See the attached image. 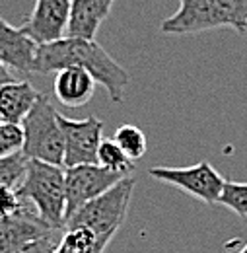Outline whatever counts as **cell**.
Segmentation results:
<instances>
[{
	"instance_id": "9",
	"label": "cell",
	"mask_w": 247,
	"mask_h": 253,
	"mask_svg": "<svg viewBox=\"0 0 247 253\" xmlns=\"http://www.w3.org/2000/svg\"><path fill=\"white\" fill-rule=\"evenodd\" d=\"M72 0H35L22 30L37 45L57 41L66 35Z\"/></svg>"
},
{
	"instance_id": "19",
	"label": "cell",
	"mask_w": 247,
	"mask_h": 253,
	"mask_svg": "<svg viewBox=\"0 0 247 253\" xmlns=\"http://www.w3.org/2000/svg\"><path fill=\"white\" fill-rule=\"evenodd\" d=\"M26 166H28V158L22 152L0 158V187L18 189V185L24 179Z\"/></svg>"
},
{
	"instance_id": "25",
	"label": "cell",
	"mask_w": 247,
	"mask_h": 253,
	"mask_svg": "<svg viewBox=\"0 0 247 253\" xmlns=\"http://www.w3.org/2000/svg\"><path fill=\"white\" fill-rule=\"evenodd\" d=\"M240 253H247V246H246V248H244V250H242Z\"/></svg>"
},
{
	"instance_id": "14",
	"label": "cell",
	"mask_w": 247,
	"mask_h": 253,
	"mask_svg": "<svg viewBox=\"0 0 247 253\" xmlns=\"http://www.w3.org/2000/svg\"><path fill=\"white\" fill-rule=\"evenodd\" d=\"M41 92H37L28 80H14L0 86V115L6 123L20 125L28 115Z\"/></svg>"
},
{
	"instance_id": "20",
	"label": "cell",
	"mask_w": 247,
	"mask_h": 253,
	"mask_svg": "<svg viewBox=\"0 0 247 253\" xmlns=\"http://www.w3.org/2000/svg\"><path fill=\"white\" fill-rule=\"evenodd\" d=\"M24 132L22 126L16 123H4L0 126V158L22 152Z\"/></svg>"
},
{
	"instance_id": "4",
	"label": "cell",
	"mask_w": 247,
	"mask_h": 253,
	"mask_svg": "<svg viewBox=\"0 0 247 253\" xmlns=\"http://www.w3.org/2000/svg\"><path fill=\"white\" fill-rule=\"evenodd\" d=\"M134 183L136 181L132 175L121 179L119 183H115L111 189H107L97 199H93L84 207H80L78 211H74L64 220L62 230L64 228H86L109 244L126 218Z\"/></svg>"
},
{
	"instance_id": "24",
	"label": "cell",
	"mask_w": 247,
	"mask_h": 253,
	"mask_svg": "<svg viewBox=\"0 0 247 253\" xmlns=\"http://www.w3.org/2000/svg\"><path fill=\"white\" fill-rule=\"evenodd\" d=\"M4 123H6V121H4V117H2V115H0V126L4 125Z\"/></svg>"
},
{
	"instance_id": "23",
	"label": "cell",
	"mask_w": 247,
	"mask_h": 253,
	"mask_svg": "<svg viewBox=\"0 0 247 253\" xmlns=\"http://www.w3.org/2000/svg\"><path fill=\"white\" fill-rule=\"evenodd\" d=\"M14 80H18V76L14 74V70L8 68V66H4V64H0V86H4L8 82H14Z\"/></svg>"
},
{
	"instance_id": "12",
	"label": "cell",
	"mask_w": 247,
	"mask_h": 253,
	"mask_svg": "<svg viewBox=\"0 0 247 253\" xmlns=\"http://www.w3.org/2000/svg\"><path fill=\"white\" fill-rule=\"evenodd\" d=\"M95 92V80L92 74L78 66H66L55 72L53 94L64 107H82L90 103Z\"/></svg>"
},
{
	"instance_id": "7",
	"label": "cell",
	"mask_w": 247,
	"mask_h": 253,
	"mask_svg": "<svg viewBox=\"0 0 247 253\" xmlns=\"http://www.w3.org/2000/svg\"><path fill=\"white\" fill-rule=\"evenodd\" d=\"M128 177L117 171H109L97 164H84V166H72L64 169V220L90 203L111 189L115 183Z\"/></svg>"
},
{
	"instance_id": "13",
	"label": "cell",
	"mask_w": 247,
	"mask_h": 253,
	"mask_svg": "<svg viewBox=\"0 0 247 253\" xmlns=\"http://www.w3.org/2000/svg\"><path fill=\"white\" fill-rule=\"evenodd\" d=\"M113 4L115 0H72L66 35L95 39L99 26L109 18Z\"/></svg>"
},
{
	"instance_id": "2",
	"label": "cell",
	"mask_w": 247,
	"mask_h": 253,
	"mask_svg": "<svg viewBox=\"0 0 247 253\" xmlns=\"http://www.w3.org/2000/svg\"><path fill=\"white\" fill-rule=\"evenodd\" d=\"M218 28L247 33V0H179L175 14L165 18L160 32L165 35H197Z\"/></svg>"
},
{
	"instance_id": "21",
	"label": "cell",
	"mask_w": 247,
	"mask_h": 253,
	"mask_svg": "<svg viewBox=\"0 0 247 253\" xmlns=\"http://www.w3.org/2000/svg\"><path fill=\"white\" fill-rule=\"evenodd\" d=\"M61 234L62 230H51V232H47V234L28 242V244H24L22 248H18L16 252L12 253H53L57 244H59V240H61Z\"/></svg>"
},
{
	"instance_id": "17",
	"label": "cell",
	"mask_w": 247,
	"mask_h": 253,
	"mask_svg": "<svg viewBox=\"0 0 247 253\" xmlns=\"http://www.w3.org/2000/svg\"><path fill=\"white\" fill-rule=\"evenodd\" d=\"M113 140L117 142V146L123 150L124 156L130 162L142 160L148 152V140L136 125H121L115 130Z\"/></svg>"
},
{
	"instance_id": "6",
	"label": "cell",
	"mask_w": 247,
	"mask_h": 253,
	"mask_svg": "<svg viewBox=\"0 0 247 253\" xmlns=\"http://www.w3.org/2000/svg\"><path fill=\"white\" fill-rule=\"evenodd\" d=\"M148 175H152L162 183L181 189L187 195L203 201L205 205H216L226 181L206 160H201L195 166H187V168L154 166L148 169Z\"/></svg>"
},
{
	"instance_id": "15",
	"label": "cell",
	"mask_w": 247,
	"mask_h": 253,
	"mask_svg": "<svg viewBox=\"0 0 247 253\" xmlns=\"http://www.w3.org/2000/svg\"><path fill=\"white\" fill-rule=\"evenodd\" d=\"M107 242L86 228H64L53 253H103Z\"/></svg>"
},
{
	"instance_id": "1",
	"label": "cell",
	"mask_w": 247,
	"mask_h": 253,
	"mask_svg": "<svg viewBox=\"0 0 247 253\" xmlns=\"http://www.w3.org/2000/svg\"><path fill=\"white\" fill-rule=\"evenodd\" d=\"M66 66H78L92 74L95 84H101L111 101L123 103L124 88L130 82L128 72L117 63L95 39L68 37L37 45L33 72L51 74Z\"/></svg>"
},
{
	"instance_id": "5",
	"label": "cell",
	"mask_w": 247,
	"mask_h": 253,
	"mask_svg": "<svg viewBox=\"0 0 247 253\" xmlns=\"http://www.w3.org/2000/svg\"><path fill=\"white\" fill-rule=\"evenodd\" d=\"M57 115L59 111L55 109L51 97L39 94L37 101L20 123L24 132L22 154L28 160H39L62 168L64 146Z\"/></svg>"
},
{
	"instance_id": "11",
	"label": "cell",
	"mask_w": 247,
	"mask_h": 253,
	"mask_svg": "<svg viewBox=\"0 0 247 253\" xmlns=\"http://www.w3.org/2000/svg\"><path fill=\"white\" fill-rule=\"evenodd\" d=\"M35 51L37 43L28 33L0 18V64L18 72H33Z\"/></svg>"
},
{
	"instance_id": "22",
	"label": "cell",
	"mask_w": 247,
	"mask_h": 253,
	"mask_svg": "<svg viewBox=\"0 0 247 253\" xmlns=\"http://www.w3.org/2000/svg\"><path fill=\"white\" fill-rule=\"evenodd\" d=\"M22 207V201L16 189L12 187H0V216H10L18 212Z\"/></svg>"
},
{
	"instance_id": "8",
	"label": "cell",
	"mask_w": 247,
	"mask_h": 253,
	"mask_svg": "<svg viewBox=\"0 0 247 253\" xmlns=\"http://www.w3.org/2000/svg\"><path fill=\"white\" fill-rule=\"evenodd\" d=\"M57 121L62 132V166H84V164H95L97 146L101 142L103 132V121L97 117H86V119H68L64 115H57Z\"/></svg>"
},
{
	"instance_id": "16",
	"label": "cell",
	"mask_w": 247,
	"mask_h": 253,
	"mask_svg": "<svg viewBox=\"0 0 247 253\" xmlns=\"http://www.w3.org/2000/svg\"><path fill=\"white\" fill-rule=\"evenodd\" d=\"M95 164L109 171H117L123 175H132V171H134V162H130L124 156V152L117 146V142L113 138H101V142L97 146Z\"/></svg>"
},
{
	"instance_id": "18",
	"label": "cell",
	"mask_w": 247,
	"mask_h": 253,
	"mask_svg": "<svg viewBox=\"0 0 247 253\" xmlns=\"http://www.w3.org/2000/svg\"><path fill=\"white\" fill-rule=\"evenodd\" d=\"M218 203L238 216L247 218V183L240 181H224Z\"/></svg>"
},
{
	"instance_id": "3",
	"label": "cell",
	"mask_w": 247,
	"mask_h": 253,
	"mask_svg": "<svg viewBox=\"0 0 247 253\" xmlns=\"http://www.w3.org/2000/svg\"><path fill=\"white\" fill-rule=\"evenodd\" d=\"M18 197L51 230L64 226V169L61 166L28 160L26 173L18 185Z\"/></svg>"
},
{
	"instance_id": "10",
	"label": "cell",
	"mask_w": 247,
	"mask_h": 253,
	"mask_svg": "<svg viewBox=\"0 0 247 253\" xmlns=\"http://www.w3.org/2000/svg\"><path fill=\"white\" fill-rule=\"evenodd\" d=\"M51 232L45 222L22 203L20 211L10 216H0V253H12L24 244Z\"/></svg>"
}]
</instances>
